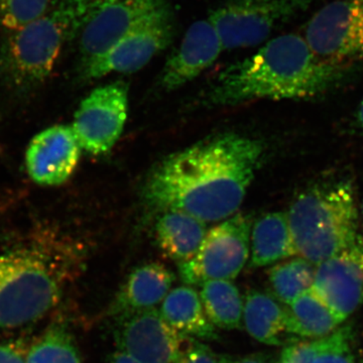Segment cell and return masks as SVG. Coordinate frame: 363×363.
I'll list each match as a JSON object with an SVG mask.
<instances>
[{
	"label": "cell",
	"instance_id": "cell-35",
	"mask_svg": "<svg viewBox=\"0 0 363 363\" xmlns=\"http://www.w3.org/2000/svg\"><path fill=\"white\" fill-rule=\"evenodd\" d=\"M360 363H363V359L362 360V362H360Z\"/></svg>",
	"mask_w": 363,
	"mask_h": 363
},
{
	"label": "cell",
	"instance_id": "cell-21",
	"mask_svg": "<svg viewBox=\"0 0 363 363\" xmlns=\"http://www.w3.org/2000/svg\"><path fill=\"white\" fill-rule=\"evenodd\" d=\"M286 310L289 333L300 337H326L343 322L312 289L298 296Z\"/></svg>",
	"mask_w": 363,
	"mask_h": 363
},
{
	"label": "cell",
	"instance_id": "cell-27",
	"mask_svg": "<svg viewBox=\"0 0 363 363\" xmlns=\"http://www.w3.org/2000/svg\"><path fill=\"white\" fill-rule=\"evenodd\" d=\"M323 345V338L298 341L286 346L276 363H311Z\"/></svg>",
	"mask_w": 363,
	"mask_h": 363
},
{
	"label": "cell",
	"instance_id": "cell-32",
	"mask_svg": "<svg viewBox=\"0 0 363 363\" xmlns=\"http://www.w3.org/2000/svg\"><path fill=\"white\" fill-rule=\"evenodd\" d=\"M107 363H140L130 355L126 354L123 351L117 350L112 353L111 357L107 359Z\"/></svg>",
	"mask_w": 363,
	"mask_h": 363
},
{
	"label": "cell",
	"instance_id": "cell-13",
	"mask_svg": "<svg viewBox=\"0 0 363 363\" xmlns=\"http://www.w3.org/2000/svg\"><path fill=\"white\" fill-rule=\"evenodd\" d=\"M173 16H164L117 43L106 54L82 65L85 79H98L111 73H133L147 65L171 44Z\"/></svg>",
	"mask_w": 363,
	"mask_h": 363
},
{
	"label": "cell",
	"instance_id": "cell-10",
	"mask_svg": "<svg viewBox=\"0 0 363 363\" xmlns=\"http://www.w3.org/2000/svg\"><path fill=\"white\" fill-rule=\"evenodd\" d=\"M128 111V86L123 81L93 90L81 102L72 130L79 145L93 156L108 154L123 133Z\"/></svg>",
	"mask_w": 363,
	"mask_h": 363
},
{
	"label": "cell",
	"instance_id": "cell-29",
	"mask_svg": "<svg viewBox=\"0 0 363 363\" xmlns=\"http://www.w3.org/2000/svg\"><path fill=\"white\" fill-rule=\"evenodd\" d=\"M66 1L70 4L74 9L77 11L83 23L90 16L96 13L100 9L113 4L117 0H66Z\"/></svg>",
	"mask_w": 363,
	"mask_h": 363
},
{
	"label": "cell",
	"instance_id": "cell-20",
	"mask_svg": "<svg viewBox=\"0 0 363 363\" xmlns=\"http://www.w3.org/2000/svg\"><path fill=\"white\" fill-rule=\"evenodd\" d=\"M297 255L286 213L274 212L262 216L253 225L250 267L271 266Z\"/></svg>",
	"mask_w": 363,
	"mask_h": 363
},
{
	"label": "cell",
	"instance_id": "cell-24",
	"mask_svg": "<svg viewBox=\"0 0 363 363\" xmlns=\"http://www.w3.org/2000/svg\"><path fill=\"white\" fill-rule=\"evenodd\" d=\"M25 363H82L70 332L55 324L26 350Z\"/></svg>",
	"mask_w": 363,
	"mask_h": 363
},
{
	"label": "cell",
	"instance_id": "cell-4",
	"mask_svg": "<svg viewBox=\"0 0 363 363\" xmlns=\"http://www.w3.org/2000/svg\"><path fill=\"white\" fill-rule=\"evenodd\" d=\"M65 266L43 245L0 255V327L16 328L51 312L63 295Z\"/></svg>",
	"mask_w": 363,
	"mask_h": 363
},
{
	"label": "cell",
	"instance_id": "cell-30",
	"mask_svg": "<svg viewBox=\"0 0 363 363\" xmlns=\"http://www.w3.org/2000/svg\"><path fill=\"white\" fill-rule=\"evenodd\" d=\"M26 352L20 342L0 344V363H25Z\"/></svg>",
	"mask_w": 363,
	"mask_h": 363
},
{
	"label": "cell",
	"instance_id": "cell-16",
	"mask_svg": "<svg viewBox=\"0 0 363 363\" xmlns=\"http://www.w3.org/2000/svg\"><path fill=\"white\" fill-rule=\"evenodd\" d=\"M175 281V274L160 262H150L136 267L121 286L114 302L112 313L154 309L168 295Z\"/></svg>",
	"mask_w": 363,
	"mask_h": 363
},
{
	"label": "cell",
	"instance_id": "cell-17",
	"mask_svg": "<svg viewBox=\"0 0 363 363\" xmlns=\"http://www.w3.org/2000/svg\"><path fill=\"white\" fill-rule=\"evenodd\" d=\"M161 312L167 323L186 337L215 340L218 334L208 319L200 294L191 286L169 291L162 302Z\"/></svg>",
	"mask_w": 363,
	"mask_h": 363
},
{
	"label": "cell",
	"instance_id": "cell-1",
	"mask_svg": "<svg viewBox=\"0 0 363 363\" xmlns=\"http://www.w3.org/2000/svg\"><path fill=\"white\" fill-rule=\"evenodd\" d=\"M264 150L259 140L240 133L209 136L157 162L143 185V201L152 211L223 220L242 204Z\"/></svg>",
	"mask_w": 363,
	"mask_h": 363
},
{
	"label": "cell",
	"instance_id": "cell-33",
	"mask_svg": "<svg viewBox=\"0 0 363 363\" xmlns=\"http://www.w3.org/2000/svg\"><path fill=\"white\" fill-rule=\"evenodd\" d=\"M355 123L359 130L363 131V99L358 106L357 116H355Z\"/></svg>",
	"mask_w": 363,
	"mask_h": 363
},
{
	"label": "cell",
	"instance_id": "cell-22",
	"mask_svg": "<svg viewBox=\"0 0 363 363\" xmlns=\"http://www.w3.org/2000/svg\"><path fill=\"white\" fill-rule=\"evenodd\" d=\"M200 298L208 319L214 326L227 330L240 328L245 303L233 283L223 279L208 281L201 285Z\"/></svg>",
	"mask_w": 363,
	"mask_h": 363
},
{
	"label": "cell",
	"instance_id": "cell-23",
	"mask_svg": "<svg viewBox=\"0 0 363 363\" xmlns=\"http://www.w3.org/2000/svg\"><path fill=\"white\" fill-rule=\"evenodd\" d=\"M311 262L298 257L272 267L269 272L272 296L288 306L298 296L312 289L315 267Z\"/></svg>",
	"mask_w": 363,
	"mask_h": 363
},
{
	"label": "cell",
	"instance_id": "cell-34",
	"mask_svg": "<svg viewBox=\"0 0 363 363\" xmlns=\"http://www.w3.org/2000/svg\"><path fill=\"white\" fill-rule=\"evenodd\" d=\"M360 210H362V219H363V201L362 203V209H360Z\"/></svg>",
	"mask_w": 363,
	"mask_h": 363
},
{
	"label": "cell",
	"instance_id": "cell-5",
	"mask_svg": "<svg viewBox=\"0 0 363 363\" xmlns=\"http://www.w3.org/2000/svg\"><path fill=\"white\" fill-rule=\"evenodd\" d=\"M81 23L77 11L65 0L42 18L11 32L0 47V75L4 81L21 92L44 83L68 35Z\"/></svg>",
	"mask_w": 363,
	"mask_h": 363
},
{
	"label": "cell",
	"instance_id": "cell-9",
	"mask_svg": "<svg viewBox=\"0 0 363 363\" xmlns=\"http://www.w3.org/2000/svg\"><path fill=\"white\" fill-rule=\"evenodd\" d=\"M172 14L167 0H117L82 23L79 50L82 65L106 54L131 33Z\"/></svg>",
	"mask_w": 363,
	"mask_h": 363
},
{
	"label": "cell",
	"instance_id": "cell-2",
	"mask_svg": "<svg viewBox=\"0 0 363 363\" xmlns=\"http://www.w3.org/2000/svg\"><path fill=\"white\" fill-rule=\"evenodd\" d=\"M343 70L318 58L303 35L288 33L227 67L205 99L214 106H235L259 99H308L331 89Z\"/></svg>",
	"mask_w": 363,
	"mask_h": 363
},
{
	"label": "cell",
	"instance_id": "cell-31",
	"mask_svg": "<svg viewBox=\"0 0 363 363\" xmlns=\"http://www.w3.org/2000/svg\"><path fill=\"white\" fill-rule=\"evenodd\" d=\"M231 363H276L271 357L264 353H253V354L247 355L238 358L235 362Z\"/></svg>",
	"mask_w": 363,
	"mask_h": 363
},
{
	"label": "cell",
	"instance_id": "cell-8",
	"mask_svg": "<svg viewBox=\"0 0 363 363\" xmlns=\"http://www.w3.org/2000/svg\"><path fill=\"white\" fill-rule=\"evenodd\" d=\"M304 38L324 63L346 69L363 59V0H333L308 21Z\"/></svg>",
	"mask_w": 363,
	"mask_h": 363
},
{
	"label": "cell",
	"instance_id": "cell-28",
	"mask_svg": "<svg viewBox=\"0 0 363 363\" xmlns=\"http://www.w3.org/2000/svg\"><path fill=\"white\" fill-rule=\"evenodd\" d=\"M190 345L183 350L176 363H231L227 355L215 352L205 344L190 341Z\"/></svg>",
	"mask_w": 363,
	"mask_h": 363
},
{
	"label": "cell",
	"instance_id": "cell-15",
	"mask_svg": "<svg viewBox=\"0 0 363 363\" xmlns=\"http://www.w3.org/2000/svg\"><path fill=\"white\" fill-rule=\"evenodd\" d=\"M223 51L220 37L211 21L208 18L195 21L164 64L161 77L162 89H179L194 80L213 65Z\"/></svg>",
	"mask_w": 363,
	"mask_h": 363
},
{
	"label": "cell",
	"instance_id": "cell-3",
	"mask_svg": "<svg viewBox=\"0 0 363 363\" xmlns=\"http://www.w3.org/2000/svg\"><path fill=\"white\" fill-rule=\"evenodd\" d=\"M296 253L314 266L357 240L358 209L352 186L339 181L306 189L288 213Z\"/></svg>",
	"mask_w": 363,
	"mask_h": 363
},
{
	"label": "cell",
	"instance_id": "cell-25",
	"mask_svg": "<svg viewBox=\"0 0 363 363\" xmlns=\"http://www.w3.org/2000/svg\"><path fill=\"white\" fill-rule=\"evenodd\" d=\"M52 0H0V26L6 30H18L45 16Z\"/></svg>",
	"mask_w": 363,
	"mask_h": 363
},
{
	"label": "cell",
	"instance_id": "cell-26",
	"mask_svg": "<svg viewBox=\"0 0 363 363\" xmlns=\"http://www.w3.org/2000/svg\"><path fill=\"white\" fill-rule=\"evenodd\" d=\"M352 331L343 326L323 337V345L311 363H355L351 350Z\"/></svg>",
	"mask_w": 363,
	"mask_h": 363
},
{
	"label": "cell",
	"instance_id": "cell-19",
	"mask_svg": "<svg viewBox=\"0 0 363 363\" xmlns=\"http://www.w3.org/2000/svg\"><path fill=\"white\" fill-rule=\"evenodd\" d=\"M242 318L245 330L260 343L281 345L289 333L286 308L271 294L250 291L243 305Z\"/></svg>",
	"mask_w": 363,
	"mask_h": 363
},
{
	"label": "cell",
	"instance_id": "cell-11",
	"mask_svg": "<svg viewBox=\"0 0 363 363\" xmlns=\"http://www.w3.org/2000/svg\"><path fill=\"white\" fill-rule=\"evenodd\" d=\"M114 338L118 350L140 363H176L183 352L182 335L154 309L117 316Z\"/></svg>",
	"mask_w": 363,
	"mask_h": 363
},
{
	"label": "cell",
	"instance_id": "cell-7",
	"mask_svg": "<svg viewBox=\"0 0 363 363\" xmlns=\"http://www.w3.org/2000/svg\"><path fill=\"white\" fill-rule=\"evenodd\" d=\"M252 217L238 213L206 233L192 259L179 264L182 281L201 286L208 281H231L250 257Z\"/></svg>",
	"mask_w": 363,
	"mask_h": 363
},
{
	"label": "cell",
	"instance_id": "cell-18",
	"mask_svg": "<svg viewBox=\"0 0 363 363\" xmlns=\"http://www.w3.org/2000/svg\"><path fill=\"white\" fill-rule=\"evenodd\" d=\"M156 225L157 245L162 252L179 264L192 259L205 235V222L178 210L162 212Z\"/></svg>",
	"mask_w": 363,
	"mask_h": 363
},
{
	"label": "cell",
	"instance_id": "cell-12",
	"mask_svg": "<svg viewBox=\"0 0 363 363\" xmlns=\"http://www.w3.org/2000/svg\"><path fill=\"white\" fill-rule=\"evenodd\" d=\"M312 290L345 321L363 304V241L315 267Z\"/></svg>",
	"mask_w": 363,
	"mask_h": 363
},
{
	"label": "cell",
	"instance_id": "cell-14",
	"mask_svg": "<svg viewBox=\"0 0 363 363\" xmlns=\"http://www.w3.org/2000/svg\"><path fill=\"white\" fill-rule=\"evenodd\" d=\"M81 147L68 125H54L35 136L26 150L28 175L42 186H59L70 178L80 159Z\"/></svg>",
	"mask_w": 363,
	"mask_h": 363
},
{
	"label": "cell",
	"instance_id": "cell-6",
	"mask_svg": "<svg viewBox=\"0 0 363 363\" xmlns=\"http://www.w3.org/2000/svg\"><path fill=\"white\" fill-rule=\"evenodd\" d=\"M315 0H229L210 11L208 20L216 28L224 50L255 47L269 39L274 30Z\"/></svg>",
	"mask_w": 363,
	"mask_h": 363
}]
</instances>
